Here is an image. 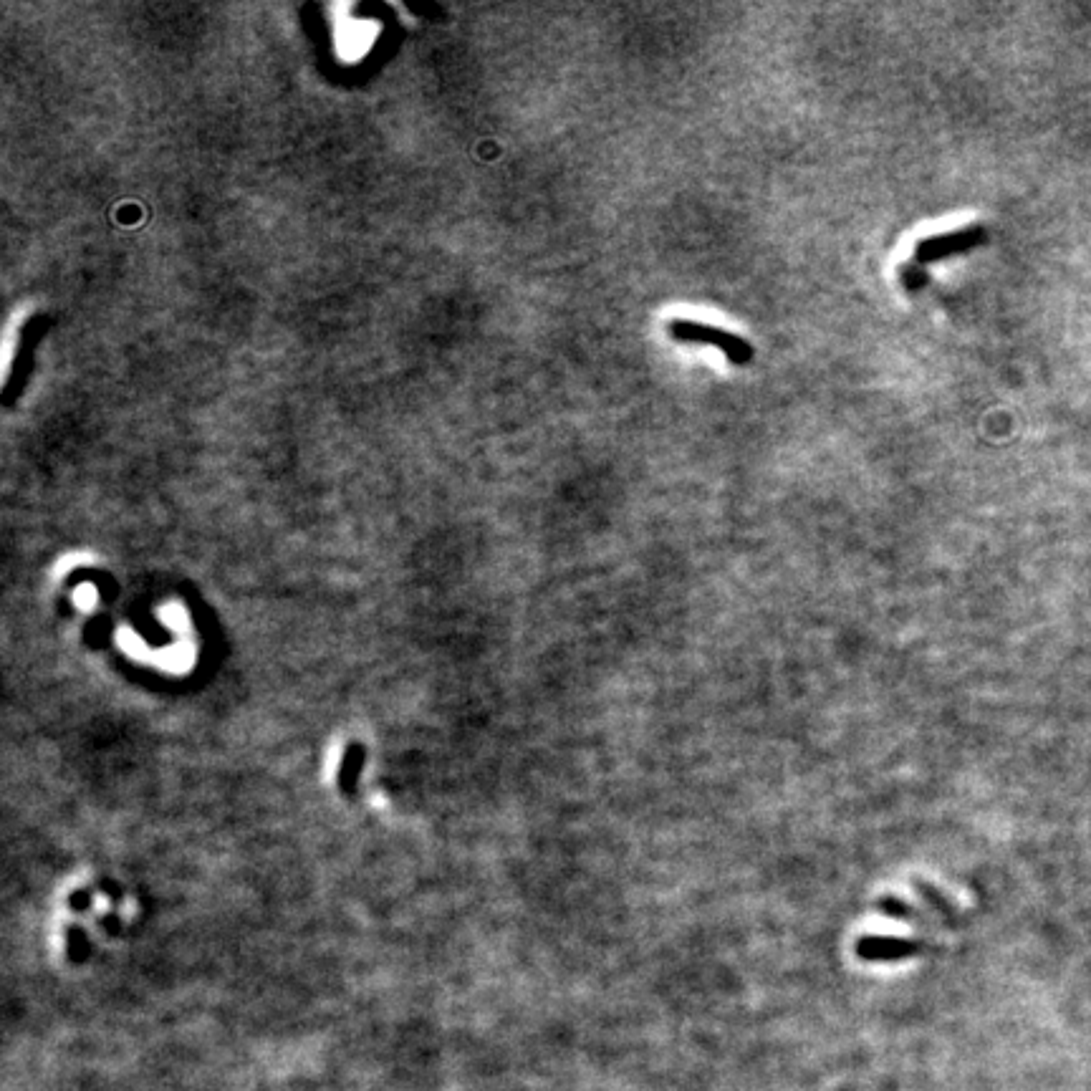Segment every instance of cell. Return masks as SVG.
<instances>
[{"mask_svg": "<svg viewBox=\"0 0 1091 1091\" xmlns=\"http://www.w3.org/2000/svg\"><path fill=\"white\" fill-rule=\"evenodd\" d=\"M670 336L677 341H685V344H703L718 349L723 357H728L733 364H748L753 359V346L748 344L743 336L733 334V331L718 329L713 324H705V321L695 319H672L670 321Z\"/></svg>", "mask_w": 1091, "mask_h": 1091, "instance_id": "obj_1", "label": "cell"}, {"mask_svg": "<svg viewBox=\"0 0 1091 1091\" xmlns=\"http://www.w3.org/2000/svg\"><path fill=\"white\" fill-rule=\"evenodd\" d=\"M983 240V228L980 225H970V228L953 230V233H940L930 235V238H922L915 248V258L920 263H935L942 258L958 256V253L970 251Z\"/></svg>", "mask_w": 1091, "mask_h": 1091, "instance_id": "obj_2", "label": "cell"}, {"mask_svg": "<svg viewBox=\"0 0 1091 1091\" xmlns=\"http://www.w3.org/2000/svg\"><path fill=\"white\" fill-rule=\"evenodd\" d=\"M374 36H377V26H374L372 21H362V18H341L339 26H336L339 54L349 61L362 59V56L369 51V46H372Z\"/></svg>", "mask_w": 1091, "mask_h": 1091, "instance_id": "obj_3", "label": "cell"}, {"mask_svg": "<svg viewBox=\"0 0 1091 1091\" xmlns=\"http://www.w3.org/2000/svg\"><path fill=\"white\" fill-rule=\"evenodd\" d=\"M922 942L902 940V937H862L857 942V953L862 960H902L917 955Z\"/></svg>", "mask_w": 1091, "mask_h": 1091, "instance_id": "obj_4", "label": "cell"}, {"mask_svg": "<svg viewBox=\"0 0 1091 1091\" xmlns=\"http://www.w3.org/2000/svg\"><path fill=\"white\" fill-rule=\"evenodd\" d=\"M915 887L927 902H932V905H935L937 912H942L945 917H950V912H953V902H950L948 897L942 895L940 889L932 887V884H927V882H915Z\"/></svg>", "mask_w": 1091, "mask_h": 1091, "instance_id": "obj_5", "label": "cell"}]
</instances>
